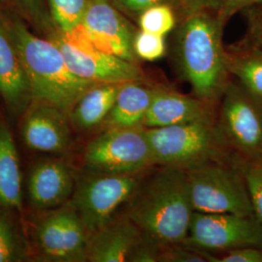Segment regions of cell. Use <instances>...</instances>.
Returning a JSON list of instances; mask_svg holds the SVG:
<instances>
[{"instance_id":"1","label":"cell","mask_w":262,"mask_h":262,"mask_svg":"<svg viewBox=\"0 0 262 262\" xmlns=\"http://www.w3.org/2000/svg\"><path fill=\"white\" fill-rule=\"evenodd\" d=\"M2 9L28 76L32 103L52 105L68 113L80 96L97 83L75 75L53 41L40 36L9 10L3 6Z\"/></svg>"},{"instance_id":"2","label":"cell","mask_w":262,"mask_h":262,"mask_svg":"<svg viewBox=\"0 0 262 262\" xmlns=\"http://www.w3.org/2000/svg\"><path fill=\"white\" fill-rule=\"evenodd\" d=\"M128 203L125 214L144 234L162 246L186 241L194 210L185 169L160 166Z\"/></svg>"},{"instance_id":"3","label":"cell","mask_w":262,"mask_h":262,"mask_svg":"<svg viewBox=\"0 0 262 262\" xmlns=\"http://www.w3.org/2000/svg\"><path fill=\"white\" fill-rule=\"evenodd\" d=\"M225 21L209 10L183 18L175 42L179 71L190 84L194 96L211 104L228 84L226 51L223 45Z\"/></svg>"},{"instance_id":"4","label":"cell","mask_w":262,"mask_h":262,"mask_svg":"<svg viewBox=\"0 0 262 262\" xmlns=\"http://www.w3.org/2000/svg\"><path fill=\"white\" fill-rule=\"evenodd\" d=\"M155 165L187 169L222 160L227 147L213 120L146 128Z\"/></svg>"},{"instance_id":"5","label":"cell","mask_w":262,"mask_h":262,"mask_svg":"<svg viewBox=\"0 0 262 262\" xmlns=\"http://www.w3.org/2000/svg\"><path fill=\"white\" fill-rule=\"evenodd\" d=\"M185 171L194 212L254 215L239 166L211 160Z\"/></svg>"},{"instance_id":"6","label":"cell","mask_w":262,"mask_h":262,"mask_svg":"<svg viewBox=\"0 0 262 262\" xmlns=\"http://www.w3.org/2000/svg\"><path fill=\"white\" fill-rule=\"evenodd\" d=\"M84 167L93 173L137 175L155 165L145 127L107 128L85 146Z\"/></svg>"},{"instance_id":"7","label":"cell","mask_w":262,"mask_h":262,"mask_svg":"<svg viewBox=\"0 0 262 262\" xmlns=\"http://www.w3.org/2000/svg\"><path fill=\"white\" fill-rule=\"evenodd\" d=\"M38 213L28 239L36 256L45 261H86L90 234L69 202Z\"/></svg>"},{"instance_id":"8","label":"cell","mask_w":262,"mask_h":262,"mask_svg":"<svg viewBox=\"0 0 262 262\" xmlns=\"http://www.w3.org/2000/svg\"><path fill=\"white\" fill-rule=\"evenodd\" d=\"M139 184L137 175L91 172L76 182L68 202L91 236L112 220L119 207L129 201Z\"/></svg>"},{"instance_id":"9","label":"cell","mask_w":262,"mask_h":262,"mask_svg":"<svg viewBox=\"0 0 262 262\" xmlns=\"http://www.w3.org/2000/svg\"><path fill=\"white\" fill-rule=\"evenodd\" d=\"M217 127L228 148L244 158L262 156V98L228 83L222 94Z\"/></svg>"},{"instance_id":"10","label":"cell","mask_w":262,"mask_h":262,"mask_svg":"<svg viewBox=\"0 0 262 262\" xmlns=\"http://www.w3.org/2000/svg\"><path fill=\"white\" fill-rule=\"evenodd\" d=\"M47 39L56 44L70 70L82 79L94 83L108 84L145 81V75L138 63L95 47L84 36L82 30L70 36L55 33Z\"/></svg>"},{"instance_id":"11","label":"cell","mask_w":262,"mask_h":262,"mask_svg":"<svg viewBox=\"0 0 262 262\" xmlns=\"http://www.w3.org/2000/svg\"><path fill=\"white\" fill-rule=\"evenodd\" d=\"M183 244L205 252L262 247V224L254 215L193 212Z\"/></svg>"},{"instance_id":"12","label":"cell","mask_w":262,"mask_h":262,"mask_svg":"<svg viewBox=\"0 0 262 262\" xmlns=\"http://www.w3.org/2000/svg\"><path fill=\"white\" fill-rule=\"evenodd\" d=\"M81 30L95 47L138 63L139 58L133 49L137 31L109 0L89 1Z\"/></svg>"},{"instance_id":"13","label":"cell","mask_w":262,"mask_h":262,"mask_svg":"<svg viewBox=\"0 0 262 262\" xmlns=\"http://www.w3.org/2000/svg\"><path fill=\"white\" fill-rule=\"evenodd\" d=\"M20 134L29 150L63 156L72 146V126L66 111L47 104L31 103L23 115Z\"/></svg>"},{"instance_id":"14","label":"cell","mask_w":262,"mask_h":262,"mask_svg":"<svg viewBox=\"0 0 262 262\" xmlns=\"http://www.w3.org/2000/svg\"><path fill=\"white\" fill-rule=\"evenodd\" d=\"M75 186L74 172L64 159H39L28 173V203L38 212L62 206L70 200Z\"/></svg>"},{"instance_id":"15","label":"cell","mask_w":262,"mask_h":262,"mask_svg":"<svg viewBox=\"0 0 262 262\" xmlns=\"http://www.w3.org/2000/svg\"><path fill=\"white\" fill-rule=\"evenodd\" d=\"M0 97L13 119H20L32 103L28 76L10 35L0 3Z\"/></svg>"},{"instance_id":"16","label":"cell","mask_w":262,"mask_h":262,"mask_svg":"<svg viewBox=\"0 0 262 262\" xmlns=\"http://www.w3.org/2000/svg\"><path fill=\"white\" fill-rule=\"evenodd\" d=\"M212 120L210 104L163 86H155L150 109L143 122L145 128L164 127Z\"/></svg>"},{"instance_id":"17","label":"cell","mask_w":262,"mask_h":262,"mask_svg":"<svg viewBox=\"0 0 262 262\" xmlns=\"http://www.w3.org/2000/svg\"><path fill=\"white\" fill-rule=\"evenodd\" d=\"M141 230L128 215L114 216L90 236L86 261L126 262Z\"/></svg>"},{"instance_id":"18","label":"cell","mask_w":262,"mask_h":262,"mask_svg":"<svg viewBox=\"0 0 262 262\" xmlns=\"http://www.w3.org/2000/svg\"><path fill=\"white\" fill-rule=\"evenodd\" d=\"M21 182L16 141L6 120L0 118V210L23 214Z\"/></svg>"},{"instance_id":"19","label":"cell","mask_w":262,"mask_h":262,"mask_svg":"<svg viewBox=\"0 0 262 262\" xmlns=\"http://www.w3.org/2000/svg\"><path fill=\"white\" fill-rule=\"evenodd\" d=\"M155 93L143 80L120 84L112 110L101 125L102 129L143 127Z\"/></svg>"},{"instance_id":"20","label":"cell","mask_w":262,"mask_h":262,"mask_svg":"<svg viewBox=\"0 0 262 262\" xmlns=\"http://www.w3.org/2000/svg\"><path fill=\"white\" fill-rule=\"evenodd\" d=\"M120 84L97 83L86 90L67 113L72 128L90 131L101 126L112 110Z\"/></svg>"},{"instance_id":"21","label":"cell","mask_w":262,"mask_h":262,"mask_svg":"<svg viewBox=\"0 0 262 262\" xmlns=\"http://www.w3.org/2000/svg\"><path fill=\"white\" fill-rule=\"evenodd\" d=\"M226 67L246 90L262 98V49L248 43L226 52Z\"/></svg>"},{"instance_id":"22","label":"cell","mask_w":262,"mask_h":262,"mask_svg":"<svg viewBox=\"0 0 262 262\" xmlns=\"http://www.w3.org/2000/svg\"><path fill=\"white\" fill-rule=\"evenodd\" d=\"M15 212L0 210V262L23 261L30 253L28 237L19 227Z\"/></svg>"},{"instance_id":"23","label":"cell","mask_w":262,"mask_h":262,"mask_svg":"<svg viewBox=\"0 0 262 262\" xmlns=\"http://www.w3.org/2000/svg\"><path fill=\"white\" fill-rule=\"evenodd\" d=\"M0 3L40 36L49 38L56 33L49 14L47 0H0Z\"/></svg>"},{"instance_id":"24","label":"cell","mask_w":262,"mask_h":262,"mask_svg":"<svg viewBox=\"0 0 262 262\" xmlns=\"http://www.w3.org/2000/svg\"><path fill=\"white\" fill-rule=\"evenodd\" d=\"M90 0H47L48 10L56 33L70 36L78 33Z\"/></svg>"},{"instance_id":"25","label":"cell","mask_w":262,"mask_h":262,"mask_svg":"<svg viewBox=\"0 0 262 262\" xmlns=\"http://www.w3.org/2000/svg\"><path fill=\"white\" fill-rule=\"evenodd\" d=\"M175 8L169 3H159L143 11L136 23L140 30L166 36L177 24Z\"/></svg>"},{"instance_id":"26","label":"cell","mask_w":262,"mask_h":262,"mask_svg":"<svg viewBox=\"0 0 262 262\" xmlns=\"http://www.w3.org/2000/svg\"><path fill=\"white\" fill-rule=\"evenodd\" d=\"M238 165L243 175L253 214L262 224V156L244 158Z\"/></svg>"},{"instance_id":"27","label":"cell","mask_w":262,"mask_h":262,"mask_svg":"<svg viewBox=\"0 0 262 262\" xmlns=\"http://www.w3.org/2000/svg\"><path fill=\"white\" fill-rule=\"evenodd\" d=\"M133 49L139 59L147 61L158 60L166 52L165 36L139 29L134 37Z\"/></svg>"},{"instance_id":"28","label":"cell","mask_w":262,"mask_h":262,"mask_svg":"<svg viewBox=\"0 0 262 262\" xmlns=\"http://www.w3.org/2000/svg\"><path fill=\"white\" fill-rule=\"evenodd\" d=\"M217 258L200 252L196 248L186 244H169L161 248L159 262H216Z\"/></svg>"},{"instance_id":"29","label":"cell","mask_w":262,"mask_h":262,"mask_svg":"<svg viewBox=\"0 0 262 262\" xmlns=\"http://www.w3.org/2000/svg\"><path fill=\"white\" fill-rule=\"evenodd\" d=\"M162 245L150 236L141 235L131 249L126 262H159Z\"/></svg>"},{"instance_id":"30","label":"cell","mask_w":262,"mask_h":262,"mask_svg":"<svg viewBox=\"0 0 262 262\" xmlns=\"http://www.w3.org/2000/svg\"><path fill=\"white\" fill-rule=\"evenodd\" d=\"M256 5H262V0H205V9L225 23L235 13Z\"/></svg>"},{"instance_id":"31","label":"cell","mask_w":262,"mask_h":262,"mask_svg":"<svg viewBox=\"0 0 262 262\" xmlns=\"http://www.w3.org/2000/svg\"><path fill=\"white\" fill-rule=\"evenodd\" d=\"M249 34V43L262 49V5L244 10Z\"/></svg>"},{"instance_id":"32","label":"cell","mask_w":262,"mask_h":262,"mask_svg":"<svg viewBox=\"0 0 262 262\" xmlns=\"http://www.w3.org/2000/svg\"><path fill=\"white\" fill-rule=\"evenodd\" d=\"M122 14L130 19L137 20L143 11L159 3H169V0H109Z\"/></svg>"},{"instance_id":"33","label":"cell","mask_w":262,"mask_h":262,"mask_svg":"<svg viewBox=\"0 0 262 262\" xmlns=\"http://www.w3.org/2000/svg\"><path fill=\"white\" fill-rule=\"evenodd\" d=\"M216 262H262V247H243L227 251Z\"/></svg>"},{"instance_id":"34","label":"cell","mask_w":262,"mask_h":262,"mask_svg":"<svg viewBox=\"0 0 262 262\" xmlns=\"http://www.w3.org/2000/svg\"><path fill=\"white\" fill-rule=\"evenodd\" d=\"M169 2L183 18L199 10L205 9V0H169Z\"/></svg>"}]
</instances>
